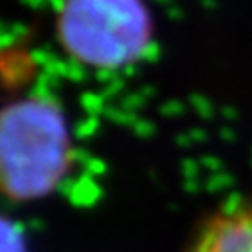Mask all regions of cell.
<instances>
[{"label":"cell","mask_w":252,"mask_h":252,"mask_svg":"<svg viewBox=\"0 0 252 252\" xmlns=\"http://www.w3.org/2000/svg\"><path fill=\"white\" fill-rule=\"evenodd\" d=\"M68 129L60 109L24 99L0 111V193L14 201L48 195L68 163Z\"/></svg>","instance_id":"1"},{"label":"cell","mask_w":252,"mask_h":252,"mask_svg":"<svg viewBox=\"0 0 252 252\" xmlns=\"http://www.w3.org/2000/svg\"><path fill=\"white\" fill-rule=\"evenodd\" d=\"M66 50L95 68H119L149 44L151 20L141 0H66L58 20Z\"/></svg>","instance_id":"2"},{"label":"cell","mask_w":252,"mask_h":252,"mask_svg":"<svg viewBox=\"0 0 252 252\" xmlns=\"http://www.w3.org/2000/svg\"><path fill=\"white\" fill-rule=\"evenodd\" d=\"M191 252H252V205L211 217L197 234Z\"/></svg>","instance_id":"3"},{"label":"cell","mask_w":252,"mask_h":252,"mask_svg":"<svg viewBox=\"0 0 252 252\" xmlns=\"http://www.w3.org/2000/svg\"><path fill=\"white\" fill-rule=\"evenodd\" d=\"M0 252H24L18 232L2 219H0Z\"/></svg>","instance_id":"4"}]
</instances>
